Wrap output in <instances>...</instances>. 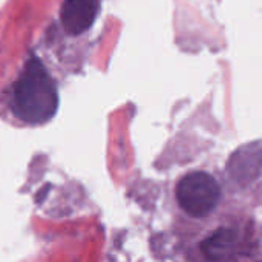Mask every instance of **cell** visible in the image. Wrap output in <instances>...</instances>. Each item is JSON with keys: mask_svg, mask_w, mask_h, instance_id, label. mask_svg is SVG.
I'll list each match as a JSON object with an SVG mask.
<instances>
[{"mask_svg": "<svg viewBox=\"0 0 262 262\" xmlns=\"http://www.w3.org/2000/svg\"><path fill=\"white\" fill-rule=\"evenodd\" d=\"M58 106L57 88L45 66L32 58L14 84L11 107L20 120L40 124L49 121Z\"/></svg>", "mask_w": 262, "mask_h": 262, "instance_id": "obj_1", "label": "cell"}, {"mask_svg": "<svg viewBox=\"0 0 262 262\" xmlns=\"http://www.w3.org/2000/svg\"><path fill=\"white\" fill-rule=\"evenodd\" d=\"M221 187L207 172H190L177 186V201L180 207L193 218H204L218 206Z\"/></svg>", "mask_w": 262, "mask_h": 262, "instance_id": "obj_2", "label": "cell"}, {"mask_svg": "<svg viewBox=\"0 0 262 262\" xmlns=\"http://www.w3.org/2000/svg\"><path fill=\"white\" fill-rule=\"evenodd\" d=\"M98 11L100 0H64L60 9V18L69 34L78 35L92 26Z\"/></svg>", "mask_w": 262, "mask_h": 262, "instance_id": "obj_3", "label": "cell"}, {"mask_svg": "<svg viewBox=\"0 0 262 262\" xmlns=\"http://www.w3.org/2000/svg\"><path fill=\"white\" fill-rule=\"evenodd\" d=\"M230 173L238 183H252L258 178L261 170V150L259 144H250L236 150L229 164Z\"/></svg>", "mask_w": 262, "mask_h": 262, "instance_id": "obj_4", "label": "cell"}, {"mask_svg": "<svg viewBox=\"0 0 262 262\" xmlns=\"http://www.w3.org/2000/svg\"><path fill=\"white\" fill-rule=\"evenodd\" d=\"M238 247V233L233 229L221 227L210 233L203 243L201 250L209 261L220 262L233 256Z\"/></svg>", "mask_w": 262, "mask_h": 262, "instance_id": "obj_5", "label": "cell"}]
</instances>
